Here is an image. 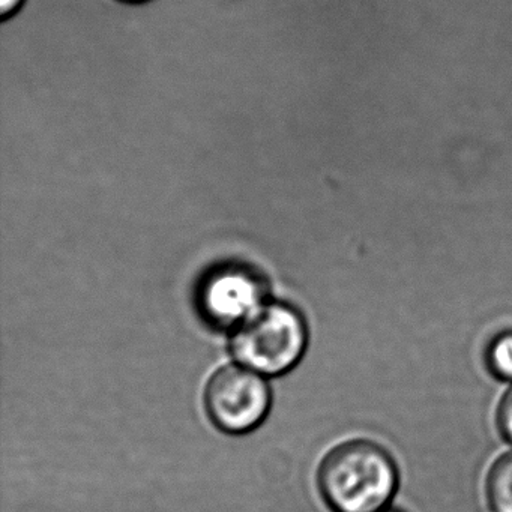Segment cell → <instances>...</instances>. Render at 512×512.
<instances>
[{
	"mask_svg": "<svg viewBox=\"0 0 512 512\" xmlns=\"http://www.w3.org/2000/svg\"><path fill=\"white\" fill-rule=\"evenodd\" d=\"M263 304L259 281L242 271L218 272L206 281L200 293L203 316L221 328H238Z\"/></svg>",
	"mask_w": 512,
	"mask_h": 512,
	"instance_id": "obj_4",
	"label": "cell"
},
{
	"mask_svg": "<svg viewBox=\"0 0 512 512\" xmlns=\"http://www.w3.org/2000/svg\"><path fill=\"white\" fill-rule=\"evenodd\" d=\"M307 341V325L299 311L271 302L235 328L232 353L239 364L262 376H280L301 361Z\"/></svg>",
	"mask_w": 512,
	"mask_h": 512,
	"instance_id": "obj_2",
	"label": "cell"
},
{
	"mask_svg": "<svg viewBox=\"0 0 512 512\" xmlns=\"http://www.w3.org/2000/svg\"><path fill=\"white\" fill-rule=\"evenodd\" d=\"M205 407L220 430L248 433L265 421L271 407V389L262 374L241 364L226 365L209 379Z\"/></svg>",
	"mask_w": 512,
	"mask_h": 512,
	"instance_id": "obj_3",
	"label": "cell"
},
{
	"mask_svg": "<svg viewBox=\"0 0 512 512\" xmlns=\"http://www.w3.org/2000/svg\"><path fill=\"white\" fill-rule=\"evenodd\" d=\"M377 512H401V511H398V509L388 508V506H386V508L380 509V511H377Z\"/></svg>",
	"mask_w": 512,
	"mask_h": 512,
	"instance_id": "obj_10",
	"label": "cell"
},
{
	"mask_svg": "<svg viewBox=\"0 0 512 512\" xmlns=\"http://www.w3.org/2000/svg\"><path fill=\"white\" fill-rule=\"evenodd\" d=\"M485 365L497 380L512 382V331L491 338L485 347Z\"/></svg>",
	"mask_w": 512,
	"mask_h": 512,
	"instance_id": "obj_6",
	"label": "cell"
},
{
	"mask_svg": "<svg viewBox=\"0 0 512 512\" xmlns=\"http://www.w3.org/2000/svg\"><path fill=\"white\" fill-rule=\"evenodd\" d=\"M488 505L493 512H512V452L494 461L485 481Z\"/></svg>",
	"mask_w": 512,
	"mask_h": 512,
	"instance_id": "obj_5",
	"label": "cell"
},
{
	"mask_svg": "<svg viewBox=\"0 0 512 512\" xmlns=\"http://www.w3.org/2000/svg\"><path fill=\"white\" fill-rule=\"evenodd\" d=\"M317 484L334 512H377L398 488V467L379 443L355 439L332 448L317 470Z\"/></svg>",
	"mask_w": 512,
	"mask_h": 512,
	"instance_id": "obj_1",
	"label": "cell"
},
{
	"mask_svg": "<svg viewBox=\"0 0 512 512\" xmlns=\"http://www.w3.org/2000/svg\"><path fill=\"white\" fill-rule=\"evenodd\" d=\"M496 422L503 439L509 445H512V386L500 400L499 407H497Z\"/></svg>",
	"mask_w": 512,
	"mask_h": 512,
	"instance_id": "obj_7",
	"label": "cell"
},
{
	"mask_svg": "<svg viewBox=\"0 0 512 512\" xmlns=\"http://www.w3.org/2000/svg\"><path fill=\"white\" fill-rule=\"evenodd\" d=\"M23 2H25V0H0V14H2L4 19L13 16V14H16L17 11L20 10Z\"/></svg>",
	"mask_w": 512,
	"mask_h": 512,
	"instance_id": "obj_8",
	"label": "cell"
},
{
	"mask_svg": "<svg viewBox=\"0 0 512 512\" xmlns=\"http://www.w3.org/2000/svg\"><path fill=\"white\" fill-rule=\"evenodd\" d=\"M121 2H127V4H142L146 0H121Z\"/></svg>",
	"mask_w": 512,
	"mask_h": 512,
	"instance_id": "obj_9",
	"label": "cell"
}]
</instances>
